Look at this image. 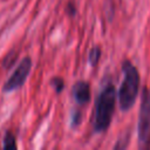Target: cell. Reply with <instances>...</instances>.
<instances>
[{
	"instance_id": "1",
	"label": "cell",
	"mask_w": 150,
	"mask_h": 150,
	"mask_svg": "<svg viewBox=\"0 0 150 150\" xmlns=\"http://www.w3.org/2000/svg\"><path fill=\"white\" fill-rule=\"evenodd\" d=\"M116 97L117 93L112 83H108L101 89L96 98L93 118V129L95 132L100 134L109 128L115 110Z\"/></svg>"
},
{
	"instance_id": "2",
	"label": "cell",
	"mask_w": 150,
	"mask_h": 150,
	"mask_svg": "<svg viewBox=\"0 0 150 150\" xmlns=\"http://www.w3.org/2000/svg\"><path fill=\"white\" fill-rule=\"evenodd\" d=\"M123 80L118 90V103L122 111H128L135 104V101L139 94V73L137 68L132 64L130 60H124L122 62Z\"/></svg>"
},
{
	"instance_id": "3",
	"label": "cell",
	"mask_w": 150,
	"mask_h": 150,
	"mask_svg": "<svg viewBox=\"0 0 150 150\" xmlns=\"http://www.w3.org/2000/svg\"><path fill=\"white\" fill-rule=\"evenodd\" d=\"M137 136L139 148H150V90L148 87H143L141 91V107L138 114Z\"/></svg>"
},
{
	"instance_id": "4",
	"label": "cell",
	"mask_w": 150,
	"mask_h": 150,
	"mask_svg": "<svg viewBox=\"0 0 150 150\" xmlns=\"http://www.w3.org/2000/svg\"><path fill=\"white\" fill-rule=\"evenodd\" d=\"M30 69H32V60L29 56H26L19 63V66L15 68V70L11 75V77L6 81V83L4 84L2 91L4 93H11L13 90L21 88L29 75Z\"/></svg>"
},
{
	"instance_id": "5",
	"label": "cell",
	"mask_w": 150,
	"mask_h": 150,
	"mask_svg": "<svg viewBox=\"0 0 150 150\" xmlns=\"http://www.w3.org/2000/svg\"><path fill=\"white\" fill-rule=\"evenodd\" d=\"M73 97L76 103L80 105H84L90 102L91 94H90V84L87 81H77L71 89Z\"/></svg>"
},
{
	"instance_id": "6",
	"label": "cell",
	"mask_w": 150,
	"mask_h": 150,
	"mask_svg": "<svg viewBox=\"0 0 150 150\" xmlns=\"http://www.w3.org/2000/svg\"><path fill=\"white\" fill-rule=\"evenodd\" d=\"M101 55H102V49H101V47H98V46L93 47V48L90 49L89 54H88V62H89V64H90L91 67H95V66L98 63V61H100V59H101Z\"/></svg>"
},
{
	"instance_id": "7",
	"label": "cell",
	"mask_w": 150,
	"mask_h": 150,
	"mask_svg": "<svg viewBox=\"0 0 150 150\" xmlns=\"http://www.w3.org/2000/svg\"><path fill=\"white\" fill-rule=\"evenodd\" d=\"M16 142H15V137L13 136L12 132L7 131L5 137H4V149H16Z\"/></svg>"
},
{
	"instance_id": "8",
	"label": "cell",
	"mask_w": 150,
	"mask_h": 150,
	"mask_svg": "<svg viewBox=\"0 0 150 150\" xmlns=\"http://www.w3.org/2000/svg\"><path fill=\"white\" fill-rule=\"evenodd\" d=\"M82 118H83V116H82V112H81L80 110L73 111V112H71V116H70V127H71L73 129L77 128V127L81 124Z\"/></svg>"
},
{
	"instance_id": "9",
	"label": "cell",
	"mask_w": 150,
	"mask_h": 150,
	"mask_svg": "<svg viewBox=\"0 0 150 150\" xmlns=\"http://www.w3.org/2000/svg\"><path fill=\"white\" fill-rule=\"evenodd\" d=\"M50 86L54 88L55 93L60 94V93L64 89V81H63V79L56 76V77H53V79L50 80Z\"/></svg>"
},
{
	"instance_id": "10",
	"label": "cell",
	"mask_w": 150,
	"mask_h": 150,
	"mask_svg": "<svg viewBox=\"0 0 150 150\" xmlns=\"http://www.w3.org/2000/svg\"><path fill=\"white\" fill-rule=\"evenodd\" d=\"M66 11H67V13H68L70 16H74V15L76 14V8H75V5H74L73 2H69V4L67 5Z\"/></svg>"
}]
</instances>
